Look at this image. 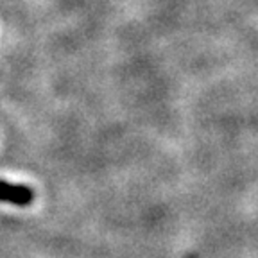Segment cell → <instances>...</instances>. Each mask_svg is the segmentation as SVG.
I'll use <instances>...</instances> for the list:
<instances>
[{"mask_svg": "<svg viewBox=\"0 0 258 258\" xmlns=\"http://www.w3.org/2000/svg\"><path fill=\"white\" fill-rule=\"evenodd\" d=\"M34 199V192L25 185H11L0 181V201L11 203L16 206H29Z\"/></svg>", "mask_w": 258, "mask_h": 258, "instance_id": "obj_1", "label": "cell"}]
</instances>
